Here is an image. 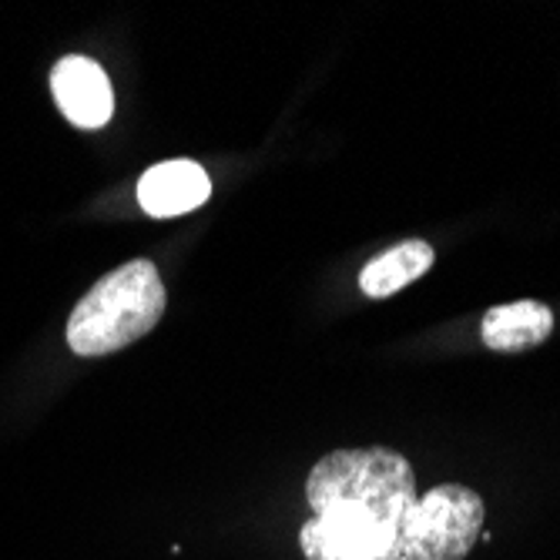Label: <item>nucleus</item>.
I'll list each match as a JSON object with an SVG mask.
<instances>
[{"instance_id": "7ed1b4c3", "label": "nucleus", "mask_w": 560, "mask_h": 560, "mask_svg": "<svg viewBox=\"0 0 560 560\" xmlns=\"http://www.w3.org/2000/svg\"><path fill=\"white\" fill-rule=\"evenodd\" d=\"M487 521L480 493L460 483H443L417 497L399 527L402 560H464Z\"/></svg>"}, {"instance_id": "39448f33", "label": "nucleus", "mask_w": 560, "mask_h": 560, "mask_svg": "<svg viewBox=\"0 0 560 560\" xmlns=\"http://www.w3.org/2000/svg\"><path fill=\"white\" fill-rule=\"evenodd\" d=\"M209 195H212L209 172L201 168L198 162H188V159L151 165L138 182L141 209L148 215H155V219L185 215V212H191L198 206H206Z\"/></svg>"}, {"instance_id": "0eeeda50", "label": "nucleus", "mask_w": 560, "mask_h": 560, "mask_svg": "<svg viewBox=\"0 0 560 560\" xmlns=\"http://www.w3.org/2000/svg\"><path fill=\"white\" fill-rule=\"evenodd\" d=\"M433 259H436V252H433L430 242H423V238L399 242V245L386 248L383 256H376L360 272V289L370 299H386V295L406 289L410 282H417L420 276H427Z\"/></svg>"}, {"instance_id": "423d86ee", "label": "nucleus", "mask_w": 560, "mask_h": 560, "mask_svg": "<svg viewBox=\"0 0 560 560\" xmlns=\"http://www.w3.org/2000/svg\"><path fill=\"white\" fill-rule=\"evenodd\" d=\"M550 332H553V313L547 310L544 302H537V299L493 305V310L480 323L483 346H490L493 352H524V349H534V346L547 342Z\"/></svg>"}, {"instance_id": "f03ea898", "label": "nucleus", "mask_w": 560, "mask_h": 560, "mask_svg": "<svg viewBox=\"0 0 560 560\" xmlns=\"http://www.w3.org/2000/svg\"><path fill=\"white\" fill-rule=\"evenodd\" d=\"M165 282L155 262L135 259L97 279L94 289L74 305L68 319V342L78 355L118 352L159 326L165 313Z\"/></svg>"}, {"instance_id": "20e7f679", "label": "nucleus", "mask_w": 560, "mask_h": 560, "mask_svg": "<svg viewBox=\"0 0 560 560\" xmlns=\"http://www.w3.org/2000/svg\"><path fill=\"white\" fill-rule=\"evenodd\" d=\"M50 91L65 118L78 128H101L115 115L112 81L91 58H61L50 74Z\"/></svg>"}, {"instance_id": "f257e3e1", "label": "nucleus", "mask_w": 560, "mask_h": 560, "mask_svg": "<svg viewBox=\"0 0 560 560\" xmlns=\"http://www.w3.org/2000/svg\"><path fill=\"white\" fill-rule=\"evenodd\" d=\"M313 521L299 544L305 560H402L399 527L417 500L406 456L386 446L336 450L305 480Z\"/></svg>"}]
</instances>
